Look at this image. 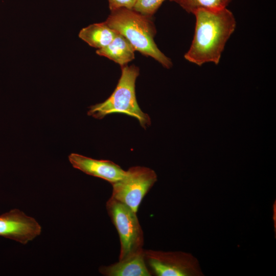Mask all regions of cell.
Listing matches in <instances>:
<instances>
[{
  "label": "cell",
  "mask_w": 276,
  "mask_h": 276,
  "mask_svg": "<svg viewBox=\"0 0 276 276\" xmlns=\"http://www.w3.org/2000/svg\"><path fill=\"white\" fill-rule=\"evenodd\" d=\"M193 14L196 19L194 37L184 57L199 66L208 62L217 65L235 30V16L227 8L200 9Z\"/></svg>",
  "instance_id": "cell-1"
},
{
  "label": "cell",
  "mask_w": 276,
  "mask_h": 276,
  "mask_svg": "<svg viewBox=\"0 0 276 276\" xmlns=\"http://www.w3.org/2000/svg\"><path fill=\"white\" fill-rule=\"evenodd\" d=\"M105 22L124 36L135 51L151 57L166 68L171 67V60L158 49L154 42L156 31L151 17L133 9L121 8L111 11Z\"/></svg>",
  "instance_id": "cell-2"
},
{
  "label": "cell",
  "mask_w": 276,
  "mask_h": 276,
  "mask_svg": "<svg viewBox=\"0 0 276 276\" xmlns=\"http://www.w3.org/2000/svg\"><path fill=\"white\" fill-rule=\"evenodd\" d=\"M121 77L111 96L102 103L89 107L88 116L102 119L111 113L125 114L136 119L146 129L151 125L150 117L142 111L136 99L135 83L139 75L138 67L132 65L122 67Z\"/></svg>",
  "instance_id": "cell-3"
},
{
  "label": "cell",
  "mask_w": 276,
  "mask_h": 276,
  "mask_svg": "<svg viewBox=\"0 0 276 276\" xmlns=\"http://www.w3.org/2000/svg\"><path fill=\"white\" fill-rule=\"evenodd\" d=\"M106 208L119 236V260L142 251L144 235L136 213L112 197L107 201Z\"/></svg>",
  "instance_id": "cell-4"
},
{
  "label": "cell",
  "mask_w": 276,
  "mask_h": 276,
  "mask_svg": "<svg viewBox=\"0 0 276 276\" xmlns=\"http://www.w3.org/2000/svg\"><path fill=\"white\" fill-rule=\"evenodd\" d=\"M144 255L148 269L155 275H204L198 260L192 254L144 249Z\"/></svg>",
  "instance_id": "cell-5"
},
{
  "label": "cell",
  "mask_w": 276,
  "mask_h": 276,
  "mask_svg": "<svg viewBox=\"0 0 276 276\" xmlns=\"http://www.w3.org/2000/svg\"><path fill=\"white\" fill-rule=\"evenodd\" d=\"M157 180L152 169L141 166L130 168L119 180L112 183L111 196L137 213L148 192Z\"/></svg>",
  "instance_id": "cell-6"
},
{
  "label": "cell",
  "mask_w": 276,
  "mask_h": 276,
  "mask_svg": "<svg viewBox=\"0 0 276 276\" xmlns=\"http://www.w3.org/2000/svg\"><path fill=\"white\" fill-rule=\"evenodd\" d=\"M41 232L37 221L18 209H12L0 216V236L26 244Z\"/></svg>",
  "instance_id": "cell-7"
},
{
  "label": "cell",
  "mask_w": 276,
  "mask_h": 276,
  "mask_svg": "<svg viewBox=\"0 0 276 276\" xmlns=\"http://www.w3.org/2000/svg\"><path fill=\"white\" fill-rule=\"evenodd\" d=\"M68 159L74 168L111 184L121 179L126 173V171L110 160L95 159L74 153L69 155Z\"/></svg>",
  "instance_id": "cell-8"
},
{
  "label": "cell",
  "mask_w": 276,
  "mask_h": 276,
  "mask_svg": "<svg viewBox=\"0 0 276 276\" xmlns=\"http://www.w3.org/2000/svg\"><path fill=\"white\" fill-rule=\"evenodd\" d=\"M99 272L106 276H150L145 263L144 250L108 266H101Z\"/></svg>",
  "instance_id": "cell-9"
},
{
  "label": "cell",
  "mask_w": 276,
  "mask_h": 276,
  "mask_svg": "<svg viewBox=\"0 0 276 276\" xmlns=\"http://www.w3.org/2000/svg\"><path fill=\"white\" fill-rule=\"evenodd\" d=\"M134 51L130 42L118 33L108 45L98 49L96 53L113 61L122 67L134 59Z\"/></svg>",
  "instance_id": "cell-10"
},
{
  "label": "cell",
  "mask_w": 276,
  "mask_h": 276,
  "mask_svg": "<svg viewBox=\"0 0 276 276\" xmlns=\"http://www.w3.org/2000/svg\"><path fill=\"white\" fill-rule=\"evenodd\" d=\"M118 33L104 21L83 28L79 33V37L90 46L100 49L108 45Z\"/></svg>",
  "instance_id": "cell-11"
},
{
  "label": "cell",
  "mask_w": 276,
  "mask_h": 276,
  "mask_svg": "<svg viewBox=\"0 0 276 276\" xmlns=\"http://www.w3.org/2000/svg\"><path fill=\"white\" fill-rule=\"evenodd\" d=\"M178 4L188 13L200 9L214 10L226 8L232 0H169Z\"/></svg>",
  "instance_id": "cell-12"
},
{
  "label": "cell",
  "mask_w": 276,
  "mask_h": 276,
  "mask_svg": "<svg viewBox=\"0 0 276 276\" xmlns=\"http://www.w3.org/2000/svg\"><path fill=\"white\" fill-rule=\"evenodd\" d=\"M166 0H136L133 10L151 17Z\"/></svg>",
  "instance_id": "cell-13"
},
{
  "label": "cell",
  "mask_w": 276,
  "mask_h": 276,
  "mask_svg": "<svg viewBox=\"0 0 276 276\" xmlns=\"http://www.w3.org/2000/svg\"><path fill=\"white\" fill-rule=\"evenodd\" d=\"M109 8L113 11L119 9H133L136 0H108Z\"/></svg>",
  "instance_id": "cell-14"
}]
</instances>
